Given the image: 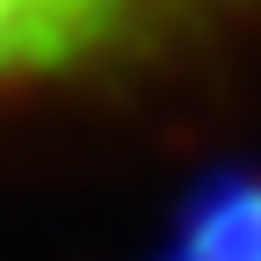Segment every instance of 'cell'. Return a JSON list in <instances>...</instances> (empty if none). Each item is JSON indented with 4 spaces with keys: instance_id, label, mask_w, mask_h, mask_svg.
Masks as SVG:
<instances>
[{
    "instance_id": "7a4b0ae2",
    "label": "cell",
    "mask_w": 261,
    "mask_h": 261,
    "mask_svg": "<svg viewBox=\"0 0 261 261\" xmlns=\"http://www.w3.org/2000/svg\"><path fill=\"white\" fill-rule=\"evenodd\" d=\"M196 261H261V211L247 225H211V240L196 247Z\"/></svg>"
},
{
    "instance_id": "6da1fadb",
    "label": "cell",
    "mask_w": 261,
    "mask_h": 261,
    "mask_svg": "<svg viewBox=\"0 0 261 261\" xmlns=\"http://www.w3.org/2000/svg\"><path fill=\"white\" fill-rule=\"evenodd\" d=\"M261 0H0V87H44L167 51Z\"/></svg>"
}]
</instances>
